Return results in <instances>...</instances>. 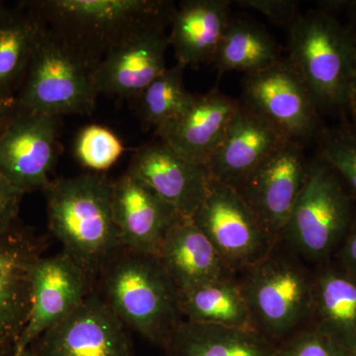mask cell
I'll use <instances>...</instances> for the list:
<instances>
[{
  "label": "cell",
  "instance_id": "1",
  "mask_svg": "<svg viewBox=\"0 0 356 356\" xmlns=\"http://www.w3.org/2000/svg\"><path fill=\"white\" fill-rule=\"evenodd\" d=\"M113 181L102 173L51 180L42 191L51 234L91 280L122 248L112 208Z\"/></svg>",
  "mask_w": 356,
  "mask_h": 356
},
{
  "label": "cell",
  "instance_id": "2",
  "mask_svg": "<svg viewBox=\"0 0 356 356\" xmlns=\"http://www.w3.org/2000/svg\"><path fill=\"white\" fill-rule=\"evenodd\" d=\"M93 69L122 42L152 25L170 26L177 6L166 0L21 1Z\"/></svg>",
  "mask_w": 356,
  "mask_h": 356
},
{
  "label": "cell",
  "instance_id": "3",
  "mask_svg": "<svg viewBox=\"0 0 356 356\" xmlns=\"http://www.w3.org/2000/svg\"><path fill=\"white\" fill-rule=\"evenodd\" d=\"M252 327L276 344L311 325L315 268L278 240L266 257L236 274Z\"/></svg>",
  "mask_w": 356,
  "mask_h": 356
},
{
  "label": "cell",
  "instance_id": "4",
  "mask_svg": "<svg viewBox=\"0 0 356 356\" xmlns=\"http://www.w3.org/2000/svg\"><path fill=\"white\" fill-rule=\"evenodd\" d=\"M102 278V296L126 327L165 348L184 318L181 294L158 255L122 250Z\"/></svg>",
  "mask_w": 356,
  "mask_h": 356
},
{
  "label": "cell",
  "instance_id": "5",
  "mask_svg": "<svg viewBox=\"0 0 356 356\" xmlns=\"http://www.w3.org/2000/svg\"><path fill=\"white\" fill-rule=\"evenodd\" d=\"M288 35L287 60L318 112L344 114L356 62V42L348 28L332 14L311 9L300 14Z\"/></svg>",
  "mask_w": 356,
  "mask_h": 356
},
{
  "label": "cell",
  "instance_id": "6",
  "mask_svg": "<svg viewBox=\"0 0 356 356\" xmlns=\"http://www.w3.org/2000/svg\"><path fill=\"white\" fill-rule=\"evenodd\" d=\"M355 199L331 166L313 156L280 240L311 266L331 261L356 219Z\"/></svg>",
  "mask_w": 356,
  "mask_h": 356
},
{
  "label": "cell",
  "instance_id": "7",
  "mask_svg": "<svg viewBox=\"0 0 356 356\" xmlns=\"http://www.w3.org/2000/svg\"><path fill=\"white\" fill-rule=\"evenodd\" d=\"M95 70L44 26L15 96L16 111L90 116L98 96Z\"/></svg>",
  "mask_w": 356,
  "mask_h": 356
},
{
  "label": "cell",
  "instance_id": "8",
  "mask_svg": "<svg viewBox=\"0 0 356 356\" xmlns=\"http://www.w3.org/2000/svg\"><path fill=\"white\" fill-rule=\"evenodd\" d=\"M242 102L290 142L304 149L316 144L325 129L310 91L287 58L245 74Z\"/></svg>",
  "mask_w": 356,
  "mask_h": 356
},
{
  "label": "cell",
  "instance_id": "9",
  "mask_svg": "<svg viewBox=\"0 0 356 356\" xmlns=\"http://www.w3.org/2000/svg\"><path fill=\"white\" fill-rule=\"evenodd\" d=\"M191 220L235 274L261 261L278 241L264 229L235 188L214 178Z\"/></svg>",
  "mask_w": 356,
  "mask_h": 356
},
{
  "label": "cell",
  "instance_id": "10",
  "mask_svg": "<svg viewBox=\"0 0 356 356\" xmlns=\"http://www.w3.org/2000/svg\"><path fill=\"white\" fill-rule=\"evenodd\" d=\"M304 149L284 140L236 189L275 240L305 184L309 159Z\"/></svg>",
  "mask_w": 356,
  "mask_h": 356
},
{
  "label": "cell",
  "instance_id": "11",
  "mask_svg": "<svg viewBox=\"0 0 356 356\" xmlns=\"http://www.w3.org/2000/svg\"><path fill=\"white\" fill-rule=\"evenodd\" d=\"M37 356H132L126 325L95 291L30 346Z\"/></svg>",
  "mask_w": 356,
  "mask_h": 356
},
{
  "label": "cell",
  "instance_id": "12",
  "mask_svg": "<svg viewBox=\"0 0 356 356\" xmlns=\"http://www.w3.org/2000/svg\"><path fill=\"white\" fill-rule=\"evenodd\" d=\"M92 282L64 252L39 259L32 271L29 317L13 356L72 315L93 291Z\"/></svg>",
  "mask_w": 356,
  "mask_h": 356
},
{
  "label": "cell",
  "instance_id": "13",
  "mask_svg": "<svg viewBox=\"0 0 356 356\" xmlns=\"http://www.w3.org/2000/svg\"><path fill=\"white\" fill-rule=\"evenodd\" d=\"M44 243L20 221L0 233V356H13L31 306V276Z\"/></svg>",
  "mask_w": 356,
  "mask_h": 356
},
{
  "label": "cell",
  "instance_id": "14",
  "mask_svg": "<svg viewBox=\"0 0 356 356\" xmlns=\"http://www.w3.org/2000/svg\"><path fill=\"white\" fill-rule=\"evenodd\" d=\"M60 122V117L16 113L0 133V172L25 194L51 181Z\"/></svg>",
  "mask_w": 356,
  "mask_h": 356
},
{
  "label": "cell",
  "instance_id": "15",
  "mask_svg": "<svg viewBox=\"0 0 356 356\" xmlns=\"http://www.w3.org/2000/svg\"><path fill=\"white\" fill-rule=\"evenodd\" d=\"M112 208L122 248L143 254L158 255L168 231L184 219L129 172L113 181Z\"/></svg>",
  "mask_w": 356,
  "mask_h": 356
},
{
  "label": "cell",
  "instance_id": "16",
  "mask_svg": "<svg viewBox=\"0 0 356 356\" xmlns=\"http://www.w3.org/2000/svg\"><path fill=\"white\" fill-rule=\"evenodd\" d=\"M165 24L149 26L109 51L95 70L98 95L135 100L168 67Z\"/></svg>",
  "mask_w": 356,
  "mask_h": 356
},
{
  "label": "cell",
  "instance_id": "17",
  "mask_svg": "<svg viewBox=\"0 0 356 356\" xmlns=\"http://www.w3.org/2000/svg\"><path fill=\"white\" fill-rule=\"evenodd\" d=\"M240 106L219 88L193 99L177 116L154 130L159 140L191 163L207 165Z\"/></svg>",
  "mask_w": 356,
  "mask_h": 356
},
{
  "label": "cell",
  "instance_id": "18",
  "mask_svg": "<svg viewBox=\"0 0 356 356\" xmlns=\"http://www.w3.org/2000/svg\"><path fill=\"white\" fill-rule=\"evenodd\" d=\"M128 172L151 187L184 219L195 214L212 179L207 166L191 163L161 140L136 149Z\"/></svg>",
  "mask_w": 356,
  "mask_h": 356
},
{
  "label": "cell",
  "instance_id": "19",
  "mask_svg": "<svg viewBox=\"0 0 356 356\" xmlns=\"http://www.w3.org/2000/svg\"><path fill=\"white\" fill-rule=\"evenodd\" d=\"M284 140H288L240 100L221 144L206 166L212 178L236 189Z\"/></svg>",
  "mask_w": 356,
  "mask_h": 356
},
{
  "label": "cell",
  "instance_id": "20",
  "mask_svg": "<svg viewBox=\"0 0 356 356\" xmlns=\"http://www.w3.org/2000/svg\"><path fill=\"white\" fill-rule=\"evenodd\" d=\"M158 257L180 294L236 276L191 219H181L173 225L159 248Z\"/></svg>",
  "mask_w": 356,
  "mask_h": 356
},
{
  "label": "cell",
  "instance_id": "21",
  "mask_svg": "<svg viewBox=\"0 0 356 356\" xmlns=\"http://www.w3.org/2000/svg\"><path fill=\"white\" fill-rule=\"evenodd\" d=\"M231 3L228 0L180 2L168 34L178 64L185 67L213 64L231 18Z\"/></svg>",
  "mask_w": 356,
  "mask_h": 356
},
{
  "label": "cell",
  "instance_id": "22",
  "mask_svg": "<svg viewBox=\"0 0 356 356\" xmlns=\"http://www.w3.org/2000/svg\"><path fill=\"white\" fill-rule=\"evenodd\" d=\"M315 290L311 325L348 350L356 348V278L334 259L314 267Z\"/></svg>",
  "mask_w": 356,
  "mask_h": 356
},
{
  "label": "cell",
  "instance_id": "23",
  "mask_svg": "<svg viewBox=\"0 0 356 356\" xmlns=\"http://www.w3.org/2000/svg\"><path fill=\"white\" fill-rule=\"evenodd\" d=\"M163 348L168 356H274L277 344L254 329L184 321Z\"/></svg>",
  "mask_w": 356,
  "mask_h": 356
},
{
  "label": "cell",
  "instance_id": "24",
  "mask_svg": "<svg viewBox=\"0 0 356 356\" xmlns=\"http://www.w3.org/2000/svg\"><path fill=\"white\" fill-rule=\"evenodd\" d=\"M280 60V44L264 26L245 16H231L213 65L221 77L229 72L254 74Z\"/></svg>",
  "mask_w": 356,
  "mask_h": 356
},
{
  "label": "cell",
  "instance_id": "25",
  "mask_svg": "<svg viewBox=\"0 0 356 356\" xmlns=\"http://www.w3.org/2000/svg\"><path fill=\"white\" fill-rule=\"evenodd\" d=\"M43 28L21 2H0V99H15Z\"/></svg>",
  "mask_w": 356,
  "mask_h": 356
},
{
  "label": "cell",
  "instance_id": "26",
  "mask_svg": "<svg viewBox=\"0 0 356 356\" xmlns=\"http://www.w3.org/2000/svg\"><path fill=\"white\" fill-rule=\"evenodd\" d=\"M180 307L184 321L254 329L236 276L213 281L184 293Z\"/></svg>",
  "mask_w": 356,
  "mask_h": 356
},
{
  "label": "cell",
  "instance_id": "27",
  "mask_svg": "<svg viewBox=\"0 0 356 356\" xmlns=\"http://www.w3.org/2000/svg\"><path fill=\"white\" fill-rule=\"evenodd\" d=\"M185 69L178 63L168 67L136 98V110L143 127L156 130L179 114L193 99L194 95L185 88Z\"/></svg>",
  "mask_w": 356,
  "mask_h": 356
},
{
  "label": "cell",
  "instance_id": "28",
  "mask_svg": "<svg viewBox=\"0 0 356 356\" xmlns=\"http://www.w3.org/2000/svg\"><path fill=\"white\" fill-rule=\"evenodd\" d=\"M316 146V156L331 166L356 198V126L344 119L334 127H325Z\"/></svg>",
  "mask_w": 356,
  "mask_h": 356
},
{
  "label": "cell",
  "instance_id": "29",
  "mask_svg": "<svg viewBox=\"0 0 356 356\" xmlns=\"http://www.w3.org/2000/svg\"><path fill=\"white\" fill-rule=\"evenodd\" d=\"M125 151L120 138L105 126L91 124L77 134L74 140V156L79 165L91 172L109 170Z\"/></svg>",
  "mask_w": 356,
  "mask_h": 356
},
{
  "label": "cell",
  "instance_id": "30",
  "mask_svg": "<svg viewBox=\"0 0 356 356\" xmlns=\"http://www.w3.org/2000/svg\"><path fill=\"white\" fill-rule=\"evenodd\" d=\"M274 356H353L341 343L309 325L277 344Z\"/></svg>",
  "mask_w": 356,
  "mask_h": 356
},
{
  "label": "cell",
  "instance_id": "31",
  "mask_svg": "<svg viewBox=\"0 0 356 356\" xmlns=\"http://www.w3.org/2000/svg\"><path fill=\"white\" fill-rule=\"evenodd\" d=\"M236 6L261 13L273 24L289 31L300 16L296 0H238Z\"/></svg>",
  "mask_w": 356,
  "mask_h": 356
},
{
  "label": "cell",
  "instance_id": "32",
  "mask_svg": "<svg viewBox=\"0 0 356 356\" xmlns=\"http://www.w3.org/2000/svg\"><path fill=\"white\" fill-rule=\"evenodd\" d=\"M24 194L0 172V233L19 221L18 215Z\"/></svg>",
  "mask_w": 356,
  "mask_h": 356
},
{
  "label": "cell",
  "instance_id": "33",
  "mask_svg": "<svg viewBox=\"0 0 356 356\" xmlns=\"http://www.w3.org/2000/svg\"><path fill=\"white\" fill-rule=\"evenodd\" d=\"M332 259L356 278V219Z\"/></svg>",
  "mask_w": 356,
  "mask_h": 356
},
{
  "label": "cell",
  "instance_id": "34",
  "mask_svg": "<svg viewBox=\"0 0 356 356\" xmlns=\"http://www.w3.org/2000/svg\"><path fill=\"white\" fill-rule=\"evenodd\" d=\"M343 115H348L351 124L356 126V62L353 77H351L350 88H348V100H346V111Z\"/></svg>",
  "mask_w": 356,
  "mask_h": 356
},
{
  "label": "cell",
  "instance_id": "35",
  "mask_svg": "<svg viewBox=\"0 0 356 356\" xmlns=\"http://www.w3.org/2000/svg\"><path fill=\"white\" fill-rule=\"evenodd\" d=\"M16 113L15 99H0V133Z\"/></svg>",
  "mask_w": 356,
  "mask_h": 356
},
{
  "label": "cell",
  "instance_id": "36",
  "mask_svg": "<svg viewBox=\"0 0 356 356\" xmlns=\"http://www.w3.org/2000/svg\"><path fill=\"white\" fill-rule=\"evenodd\" d=\"M344 13H346L348 19V24L346 25V27L348 28L356 42V0L348 1Z\"/></svg>",
  "mask_w": 356,
  "mask_h": 356
},
{
  "label": "cell",
  "instance_id": "37",
  "mask_svg": "<svg viewBox=\"0 0 356 356\" xmlns=\"http://www.w3.org/2000/svg\"><path fill=\"white\" fill-rule=\"evenodd\" d=\"M16 356H37L35 355L34 353L30 348H28V350H26L24 351H22V353H19V355Z\"/></svg>",
  "mask_w": 356,
  "mask_h": 356
},
{
  "label": "cell",
  "instance_id": "38",
  "mask_svg": "<svg viewBox=\"0 0 356 356\" xmlns=\"http://www.w3.org/2000/svg\"><path fill=\"white\" fill-rule=\"evenodd\" d=\"M351 353H353V356H356V348L355 350H351Z\"/></svg>",
  "mask_w": 356,
  "mask_h": 356
}]
</instances>
